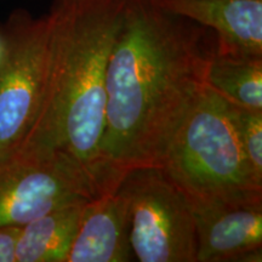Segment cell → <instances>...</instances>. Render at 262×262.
Listing matches in <instances>:
<instances>
[{"label": "cell", "instance_id": "9c48e42d", "mask_svg": "<svg viewBox=\"0 0 262 262\" xmlns=\"http://www.w3.org/2000/svg\"><path fill=\"white\" fill-rule=\"evenodd\" d=\"M134 257L129 201L119 185L86 203L66 262H127Z\"/></svg>", "mask_w": 262, "mask_h": 262}, {"label": "cell", "instance_id": "6da1fadb", "mask_svg": "<svg viewBox=\"0 0 262 262\" xmlns=\"http://www.w3.org/2000/svg\"><path fill=\"white\" fill-rule=\"evenodd\" d=\"M217 49L210 29L127 0L106 75L101 176L104 192L139 168H160L170 140L204 89Z\"/></svg>", "mask_w": 262, "mask_h": 262}, {"label": "cell", "instance_id": "5b68a950", "mask_svg": "<svg viewBox=\"0 0 262 262\" xmlns=\"http://www.w3.org/2000/svg\"><path fill=\"white\" fill-rule=\"evenodd\" d=\"M90 172L57 149L21 148L0 162V227L102 194Z\"/></svg>", "mask_w": 262, "mask_h": 262}, {"label": "cell", "instance_id": "3957f363", "mask_svg": "<svg viewBox=\"0 0 262 262\" xmlns=\"http://www.w3.org/2000/svg\"><path fill=\"white\" fill-rule=\"evenodd\" d=\"M160 168L188 199H262L225 100L206 86L172 135Z\"/></svg>", "mask_w": 262, "mask_h": 262}, {"label": "cell", "instance_id": "5bb4252c", "mask_svg": "<svg viewBox=\"0 0 262 262\" xmlns=\"http://www.w3.org/2000/svg\"><path fill=\"white\" fill-rule=\"evenodd\" d=\"M2 55H3V40H2V37H0V58H2Z\"/></svg>", "mask_w": 262, "mask_h": 262}, {"label": "cell", "instance_id": "8992f818", "mask_svg": "<svg viewBox=\"0 0 262 262\" xmlns=\"http://www.w3.org/2000/svg\"><path fill=\"white\" fill-rule=\"evenodd\" d=\"M120 187L129 201L130 244L137 260L196 262L191 203L162 168L133 170Z\"/></svg>", "mask_w": 262, "mask_h": 262}, {"label": "cell", "instance_id": "7c38bea8", "mask_svg": "<svg viewBox=\"0 0 262 262\" xmlns=\"http://www.w3.org/2000/svg\"><path fill=\"white\" fill-rule=\"evenodd\" d=\"M251 175L262 185V111H253L225 100Z\"/></svg>", "mask_w": 262, "mask_h": 262}, {"label": "cell", "instance_id": "52a82bcc", "mask_svg": "<svg viewBox=\"0 0 262 262\" xmlns=\"http://www.w3.org/2000/svg\"><path fill=\"white\" fill-rule=\"evenodd\" d=\"M191 203L196 262L261 261L262 199Z\"/></svg>", "mask_w": 262, "mask_h": 262}, {"label": "cell", "instance_id": "8fae6325", "mask_svg": "<svg viewBox=\"0 0 262 262\" xmlns=\"http://www.w3.org/2000/svg\"><path fill=\"white\" fill-rule=\"evenodd\" d=\"M204 84L237 106L262 111V57L215 54L205 70Z\"/></svg>", "mask_w": 262, "mask_h": 262}, {"label": "cell", "instance_id": "277c9868", "mask_svg": "<svg viewBox=\"0 0 262 262\" xmlns=\"http://www.w3.org/2000/svg\"><path fill=\"white\" fill-rule=\"evenodd\" d=\"M0 162L16 152L40 110L50 61L51 24L17 9L0 27Z\"/></svg>", "mask_w": 262, "mask_h": 262}, {"label": "cell", "instance_id": "4fadbf2b", "mask_svg": "<svg viewBox=\"0 0 262 262\" xmlns=\"http://www.w3.org/2000/svg\"><path fill=\"white\" fill-rule=\"evenodd\" d=\"M19 233V226L0 227V262H16V247Z\"/></svg>", "mask_w": 262, "mask_h": 262}, {"label": "cell", "instance_id": "7a4b0ae2", "mask_svg": "<svg viewBox=\"0 0 262 262\" xmlns=\"http://www.w3.org/2000/svg\"><path fill=\"white\" fill-rule=\"evenodd\" d=\"M126 2H52L48 12L51 44L47 86L34 125L18 148L67 153L90 172L103 193L106 75Z\"/></svg>", "mask_w": 262, "mask_h": 262}, {"label": "cell", "instance_id": "30bf717a", "mask_svg": "<svg viewBox=\"0 0 262 262\" xmlns=\"http://www.w3.org/2000/svg\"><path fill=\"white\" fill-rule=\"evenodd\" d=\"M88 202L58 206L22 226L16 262L67 261Z\"/></svg>", "mask_w": 262, "mask_h": 262}, {"label": "cell", "instance_id": "ba28073f", "mask_svg": "<svg viewBox=\"0 0 262 262\" xmlns=\"http://www.w3.org/2000/svg\"><path fill=\"white\" fill-rule=\"evenodd\" d=\"M168 14L210 29L216 52L262 57V0H148Z\"/></svg>", "mask_w": 262, "mask_h": 262}]
</instances>
